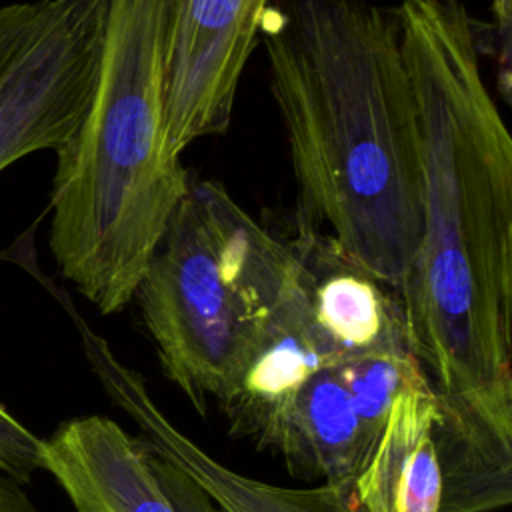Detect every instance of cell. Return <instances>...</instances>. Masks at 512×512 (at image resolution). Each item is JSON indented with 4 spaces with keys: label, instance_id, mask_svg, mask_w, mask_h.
Instances as JSON below:
<instances>
[{
    "label": "cell",
    "instance_id": "1",
    "mask_svg": "<svg viewBox=\"0 0 512 512\" xmlns=\"http://www.w3.org/2000/svg\"><path fill=\"white\" fill-rule=\"evenodd\" d=\"M422 226L396 294L434 430L512 436V138L462 0H404Z\"/></svg>",
    "mask_w": 512,
    "mask_h": 512
},
{
    "label": "cell",
    "instance_id": "2",
    "mask_svg": "<svg viewBox=\"0 0 512 512\" xmlns=\"http://www.w3.org/2000/svg\"><path fill=\"white\" fill-rule=\"evenodd\" d=\"M298 216L396 292L422 226L416 94L398 6L270 0L258 30Z\"/></svg>",
    "mask_w": 512,
    "mask_h": 512
},
{
    "label": "cell",
    "instance_id": "3",
    "mask_svg": "<svg viewBox=\"0 0 512 512\" xmlns=\"http://www.w3.org/2000/svg\"><path fill=\"white\" fill-rule=\"evenodd\" d=\"M174 0H106L88 112L56 154L48 248L100 312H120L194 176L166 148Z\"/></svg>",
    "mask_w": 512,
    "mask_h": 512
},
{
    "label": "cell",
    "instance_id": "4",
    "mask_svg": "<svg viewBox=\"0 0 512 512\" xmlns=\"http://www.w3.org/2000/svg\"><path fill=\"white\" fill-rule=\"evenodd\" d=\"M290 264L284 236L218 182L192 180L134 298L164 374L200 414L208 394L224 406L238 396Z\"/></svg>",
    "mask_w": 512,
    "mask_h": 512
},
{
    "label": "cell",
    "instance_id": "5",
    "mask_svg": "<svg viewBox=\"0 0 512 512\" xmlns=\"http://www.w3.org/2000/svg\"><path fill=\"white\" fill-rule=\"evenodd\" d=\"M106 0L0 4V172L36 152H60L96 86Z\"/></svg>",
    "mask_w": 512,
    "mask_h": 512
},
{
    "label": "cell",
    "instance_id": "6",
    "mask_svg": "<svg viewBox=\"0 0 512 512\" xmlns=\"http://www.w3.org/2000/svg\"><path fill=\"white\" fill-rule=\"evenodd\" d=\"M270 0H174L168 40L166 148L226 132Z\"/></svg>",
    "mask_w": 512,
    "mask_h": 512
},
{
    "label": "cell",
    "instance_id": "7",
    "mask_svg": "<svg viewBox=\"0 0 512 512\" xmlns=\"http://www.w3.org/2000/svg\"><path fill=\"white\" fill-rule=\"evenodd\" d=\"M66 310L80 332L86 360L112 404L136 424L138 438L146 448L186 474L218 512H360L354 488L276 486L248 478L216 460L162 412L144 378L116 358L108 342L90 330L76 308L68 306Z\"/></svg>",
    "mask_w": 512,
    "mask_h": 512
},
{
    "label": "cell",
    "instance_id": "8",
    "mask_svg": "<svg viewBox=\"0 0 512 512\" xmlns=\"http://www.w3.org/2000/svg\"><path fill=\"white\" fill-rule=\"evenodd\" d=\"M40 468L78 512H178L158 480L152 452L106 416L62 422L42 440Z\"/></svg>",
    "mask_w": 512,
    "mask_h": 512
},
{
    "label": "cell",
    "instance_id": "9",
    "mask_svg": "<svg viewBox=\"0 0 512 512\" xmlns=\"http://www.w3.org/2000/svg\"><path fill=\"white\" fill-rule=\"evenodd\" d=\"M246 434L282 452L298 474L322 476L324 484L354 488L374 442L334 366L312 374L296 392L266 410Z\"/></svg>",
    "mask_w": 512,
    "mask_h": 512
},
{
    "label": "cell",
    "instance_id": "10",
    "mask_svg": "<svg viewBox=\"0 0 512 512\" xmlns=\"http://www.w3.org/2000/svg\"><path fill=\"white\" fill-rule=\"evenodd\" d=\"M292 256L290 270L270 306L262 346L242 378L238 396L226 406L240 434H246L266 410L296 392L312 374L346 356L318 328L310 272L294 248Z\"/></svg>",
    "mask_w": 512,
    "mask_h": 512
},
{
    "label": "cell",
    "instance_id": "11",
    "mask_svg": "<svg viewBox=\"0 0 512 512\" xmlns=\"http://www.w3.org/2000/svg\"><path fill=\"white\" fill-rule=\"evenodd\" d=\"M436 398L428 382L406 390L354 480L360 512H440L442 476L434 448Z\"/></svg>",
    "mask_w": 512,
    "mask_h": 512
},
{
    "label": "cell",
    "instance_id": "12",
    "mask_svg": "<svg viewBox=\"0 0 512 512\" xmlns=\"http://www.w3.org/2000/svg\"><path fill=\"white\" fill-rule=\"evenodd\" d=\"M334 370L374 444L394 402L406 390L428 382L422 366L408 348L404 332L370 348L348 352L334 364Z\"/></svg>",
    "mask_w": 512,
    "mask_h": 512
},
{
    "label": "cell",
    "instance_id": "13",
    "mask_svg": "<svg viewBox=\"0 0 512 512\" xmlns=\"http://www.w3.org/2000/svg\"><path fill=\"white\" fill-rule=\"evenodd\" d=\"M42 438L28 430L0 402V470L20 484L30 482L40 468Z\"/></svg>",
    "mask_w": 512,
    "mask_h": 512
},
{
    "label": "cell",
    "instance_id": "14",
    "mask_svg": "<svg viewBox=\"0 0 512 512\" xmlns=\"http://www.w3.org/2000/svg\"><path fill=\"white\" fill-rule=\"evenodd\" d=\"M154 470L178 512H218L212 500L172 464L154 456Z\"/></svg>",
    "mask_w": 512,
    "mask_h": 512
},
{
    "label": "cell",
    "instance_id": "15",
    "mask_svg": "<svg viewBox=\"0 0 512 512\" xmlns=\"http://www.w3.org/2000/svg\"><path fill=\"white\" fill-rule=\"evenodd\" d=\"M0 512H40L28 494L22 490V484L0 470Z\"/></svg>",
    "mask_w": 512,
    "mask_h": 512
},
{
    "label": "cell",
    "instance_id": "16",
    "mask_svg": "<svg viewBox=\"0 0 512 512\" xmlns=\"http://www.w3.org/2000/svg\"><path fill=\"white\" fill-rule=\"evenodd\" d=\"M2 2H4V0H0V4H2Z\"/></svg>",
    "mask_w": 512,
    "mask_h": 512
}]
</instances>
